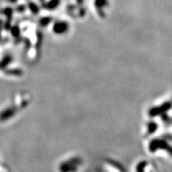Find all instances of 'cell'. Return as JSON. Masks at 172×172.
Listing matches in <instances>:
<instances>
[{
  "instance_id": "6da1fadb",
  "label": "cell",
  "mask_w": 172,
  "mask_h": 172,
  "mask_svg": "<svg viewBox=\"0 0 172 172\" xmlns=\"http://www.w3.org/2000/svg\"><path fill=\"white\" fill-rule=\"evenodd\" d=\"M137 172H143V165H139L138 168H137Z\"/></svg>"
}]
</instances>
